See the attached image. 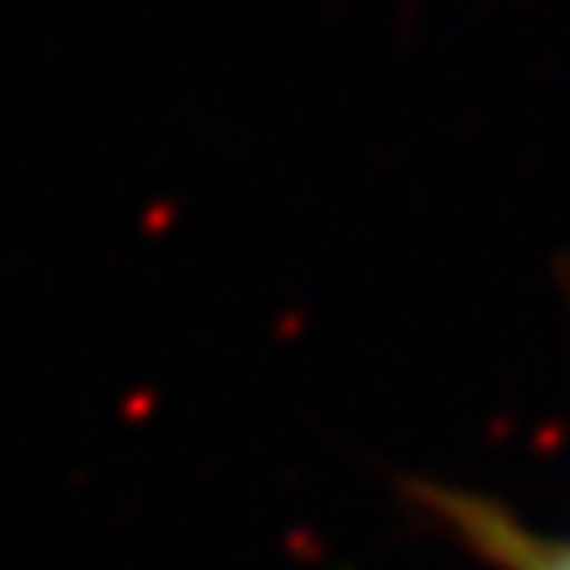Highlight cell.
I'll use <instances>...</instances> for the list:
<instances>
[{"mask_svg":"<svg viewBox=\"0 0 570 570\" xmlns=\"http://www.w3.org/2000/svg\"><path fill=\"white\" fill-rule=\"evenodd\" d=\"M423 504L494 570H570V538H551L494 499L466 490H423Z\"/></svg>","mask_w":570,"mask_h":570,"instance_id":"6da1fadb","label":"cell"}]
</instances>
